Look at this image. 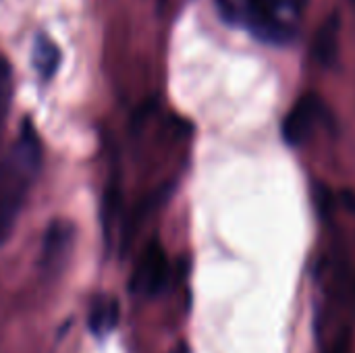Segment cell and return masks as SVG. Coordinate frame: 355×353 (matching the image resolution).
<instances>
[{
  "instance_id": "1",
  "label": "cell",
  "mask_w": 355,
  "mask_h": 353,
  "mask_svg": "<svg viewBox=\"0 0 355 353\" xmlns=\"http://www.w3.org/2000/svg\"><path fill=\"white\" fill-rule=\"evenodd\" d=\"M37 162H40L37 137L33 129L25 125L19 144H15L8 158L0 162V243L6 241L15 231Z\"/></svg>"
},
{
  "instance_id": "2",
  "label": "cell",
  "mask_w": 355,
  "mask_h": 353,
  "mask_svg": "<svg viewBox=\"0 0 355 353\" xmlns=\"http://www.w3.org/2000/svg\"><path fill=\"white\" fill-rule=\"evenodd\" d=\"M168 279V260L166 252L158 241L148 243L141 258L137 260V268L131 277V291L141 298L158 295Z\"/></svg>"
},
{
  "instance_id": "3",
  "label": "cell",
  "mask_w": 355,
  "mask_h": 353,
  "mask_svg": "<svg viewBox=\"0 0 355 353\" xmlns=\"http://www.w3.org/2000/svg\"><path fill=\"white\" fill-rule=\"evenodd\" d=\"M320 117H322V102L318 100V96L308 94L300 98L283 121L285 141L289 146H302L310 137L312 127Z\"/></svg>"
},
{
  "instance_id": "4",
  "label": "cell",
  "mask_w": 355,
  "mask_h": 353,
  "mask_svg": "<svg viewBox=\"0 0 355 353\" xmlns=\"http://www.w3.org/2000/svg\"><path fill=\"white\" fill-rule=\"evenodd\" d=\"M248 29L252 31L254 37L268 46H287L293 42L295 31L291 25L281 21L275 15H256V17H245Z\"/></svg>"
},
{
  "instance_id": "5",
  "label": "cell",
  "mask_w": 355,
  "mask_h": 353,
  "mask_svg": "<svg viewBox=\"0 0 355 353\" xmlns=\"http://www.w3.org/2000/svg\"><path fill=\"white\" fill-rule=\"evenodd\" d=\"M73 241V229L64 221H54L44 237V248H42V264L44 268H56L60 264L71 248Z\"/></svg>"
},
{
  "instance_id": "6",
  "label": "cell",
  "mask_w": 355,
  "mask_h": 353,
  "mask_svg": "<svg viewBox=\"0 0 355 353\" xmlns=\"http://www.w3.org/2000/svg\"><path fill=\"white\" fill-rule=\"evenodd\" d=\"M31 64H33V69L37 71V75L44 81L52 79L56 75L58 67H60V48L44 31H37L35 37H33Z\"/></svg>"
},
{
  "instance_id": "7",
  "label": "cell",
  "mask_w": 355,
  "mask_h": 353,
  "mask_svg": "<svg viewBox=\"0 0 355 353\" xmlns=\"http://www.w3.org/2000/svg\"><path fill=\"white\" fill-rule=\"evenodd\" d=\"M339 29H341V19L337 12H331L327 21L318 27V33L314 37V54L320 64L331 67L335 64L339 56Z\"/></svg>"
},
{
  "instance_id": "8",
  "label": "cell",
  "mask_w": 355,
  "mask_h": 353,
  "mask_svg": "<svg viewBox=\"0 0 355 353\" xmlns=\"http://www.w3.org/2000/svg\"><path fill=\"white\" fill-rule=\"evenodd\" d=\"M89 331L96 337L110 335L119 325V302L112 295H98L87 314Z\"/></svg>"
},
{
  "instance_id": "9",
  "label": "cell",
  "mask_w": 355,
  "mask_h": 353,
  "mask_svg": "<svg viewBox=\"0 0 355 353\" xmlns=\"http://www.w3.org/2000/svg\"><path fill=\"white\" fill-rule=\"evenodd\" d=\"M10 98H12V73L10 64L0 58V133L6 123V114L10 108Z\"/></svg>"
},
{
  "instance_id": "10",
  "label": "cell",
  "mask_w": 355,
  "mask_h": 353,
  "mask_svg": "<svg viewBox=\"0 0 355 353\" xmlns=\"http://www.w3.org/2000/svg\"><path fill=\"white\" fill-rule=\"evenodd\" d=\"M349 350H352V335H349V331H343L337 337V341L333 343L329 353H349Z\"/></svg>"
}]
</instances>
